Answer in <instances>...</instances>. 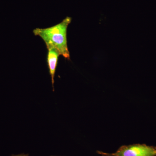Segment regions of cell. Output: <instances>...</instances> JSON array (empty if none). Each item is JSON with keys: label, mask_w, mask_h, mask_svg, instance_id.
I'll return each instance as SVG.
<instances>
[{"label": "cell", "mask_w": 156, "mask_h": 156, "mask_svg": "<svg viewBox=\"0 0 156 156\" xmlns=\"http://www.w3.org/2000/svg\"><path fill=\"white\" fill-rule=\"evenodd\" d=\"M72 18L67 17L60 23L46 28H37L34 30V34L40 37L44 42L47 49L54 48L58 50L60 55L70 59V53L67 45L68 27Z\"/></svg>", "instance_id": "cell-1"}, {"label": "cell", "mask_w": 156, "mask_h": 156, "mask_svg": "<svg viewBox=\"0 0 156 156\" xmlns=\"http://www.w3.org/2000/svg\"><path fill=\"white\" fill-rule=\"evenodd\" d=\"M102 156H156V147L145 144H134L123 145L114 153H107L97 151Z\"/></svg>", "instance_id": "cell-2"}, {"label": "cell", "mask_w": 156, "mask_h": 156, "mask_svg": "<svg viewBox=\"0 0 156 156\" xmlns=\"http://www.w3.org/2000/svg\"><path fill=\"white\" fill-rule=\"evenodd\" d=\"M48 50L47 61L49 73L51 76L53 91H54V77L58 63V56H60V54L58 50L55 48H48Z\"/></svg>", "instance_id": "cell-3"}, {"label": "cell", "mask_w": 156, "mask_h": 156, "mask_svg": "<svg viewBox=\"0 0 156 156\" xmlns=\"http://www.w3.org/2000/svg\"><path fill=\"white\" fill-rule=\"evenodd\" d=\"M11 156H30L28 154L24 153L18 154H12Z\"/></svg>", "instance_id": "cell-4"}, {"label": "cell", "mask_w": 156, "mask_h": 156, "mask_svg": "<svg viewBox=\"0 0 156 156\" xmlns=\"http://www.w3.org/2000/svg\"></svg>", "instance_id": "cell-5"}]
</instances>
